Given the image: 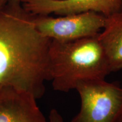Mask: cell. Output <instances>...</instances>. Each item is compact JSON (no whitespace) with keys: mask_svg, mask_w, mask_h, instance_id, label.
Wrapping results in <instances>:
<instances>
[{"mask_svg":"<svg viewBox=\"0 0 122 122\" xmlns=\"http://www.w3.org/2000/svg\"><path fill=\"white\" fill-rule=\"evenodd\" d=\"M51 40L38 30L20 0H8L0 8V88L42 97L50 80Z\"/></svg>","mask_w":122,"mask_h":122,"instance_id":"cell-1","label":"cell"},{"mask_svg":"<svg viewBox=\"0 0 122 122\" xmlns=\"http://www.w3.org/2000/svg\"><path fill=\"white\" fill-rule=\"evenodd\" d=\"M98 34L70 41L51 40L49 72L55 91L68 92L80 82L104 80L111 72Z\"/></svg>","mask_w":122,"mask_h":122,"instance_id":"cell-2","label":"cell"},{"mask_svg":"<svg viewBox=\"0 0 122 122\" xmlns=\"http://www.w3.org/2000/svg\"><path fill=\"white\" fill-rule=\"evenodd\" d=\"M79 112L71 122H116L122 112V88L105 80L80 82Z\"/></svg>","mask_w":122,"mask_h":122,"instance_id":"cell-3","label":"cell"},{"mask_svg":"<svg viewBox=\"0 0 122 122\" xmlns=\"http://www.w3.org/2000/svg\"><path fill=\"white\" fill-rule=\"evenodd\" d=\"M34 15V22L43 36L59 41H70L97 35L104 27L106 16L94 11L54 18Z\"/></svg>","mask_w":122,"mask_h":122,"instance_id":"cell-4","label":"cell"},{"mask_svg":"<svg viewBox=\"0 0 122 122\" xmlns=\"http://www.w3.org/2000/svg\"><path fill=\"white\" fill-rule=\"evenodd\" d=\"M23 7L35 15L63 16L94 11L105 16L122 10V0H20Z\"/></svg>","mask_w":122,"mask_h":122,"instance_id":"cell-5","label":"cell"},{"mask_svg":"<svg viewBox=\"0 0 122 122\" xmlns=\"http://www.w3.org/2000/svg\"><path fill=\"white\" fill-rule=\"evenodd\" d=\"M36 99L11 88H0V122H46Z\"/></svg>","mask_w":122,"mask_h":122,"instance_id":"cell-6","label":"cell"},{"mask_svg":"<svg viewBox=\"0 0 122 122\" xmlns=\"http://www.w3.org/2000/svg\"><path fill=\"white\" fill-rule=\"evenodd\" d=\"M98 37L111 72L122 69V10L106 16L103 30Z\"/></svg>","mask_w":122,"mask_h":122,"instance_id":"cell-7","label":"cell"},{"mask_svg":"<svg viewBox=\"0 0 122 122\" xmlns=\"http://www.w3.org/2000/svg\"><path fill=\"white\" fill-rule=\"evenodd\" d=\"M49 122H63L62 116L56 109H52L49 115Z\"/></svg>","mask_w":122,"mask_h":122,"instance_id":"cell-8","label":"cell"},{"mask_svg":"<svg viewBox=\"0 0 122 122\" xmlns=\"http://www.w3.org/2000/svg\"><path fill=\"white\" fill-rule=\"evenodd\" d=\"M7 1H8V0H0V8H1V7H2Z\"/></svg>","mask_w":122,"mask_h":122,"instance_id":"cell-9","label":"cell"},{"mask_svg":"<svg viewBox=\"0 0 122 122\" xmlns=\"http://www.w3.org/2000/svg\"><path fill=\"white\" fill-rule=\"evenodd\" d=\"M116 122H122V112L120 115L119 117L118 120H117V121Z\"/></svg>","mask_w":122,"mask_h":122,"instance_id":"cell-10","label":"cell"}]
</instances>
